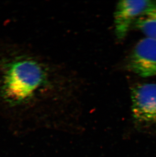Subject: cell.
Instances as JSON below:
<instances>
[{"mask_svg": "<svg viewBox=\"0 0 156 157\" xmlns=\"http://www.w3.org/2000/svg\"><path fill=\"white\" fill-rule=\"evenodd\" d=\"M45 79L44 70L37 62L27 59L14 62L4 76L3 96L12 102L24 101L41 86Z\"/></svg>", "mask_w": 156, "mask_h": 157, "instance_id": "obj_1", "label": "cell"}, {"mask_svg": "<svg viewBox=\"0 0 156 157\" xmlns=\"http://www.w3.org/2000/svg\"><path fill=\"white\" fill-rule=\"evenodd\" d=\"M132 113L136 126L156 134V83H139L131 90Z\"/></svg>", "mask_w": 156, "mask_h": 157, "instance_id": "obj_2", "label": "cell"}, {"mask_svg": "<svg viewBox=\"0 0 156 157\" xmlns=\"http://www.w3.org/2000/svg\"><path fill=\"white\" fill-rule=\"evenodd\" d=\"M130 71L142 77L156 76V40L144 38L137 42L129 57Z\"/></svg>", "mask_w": 156, "mask_h": 157, "instance_id": "obj_3", "label": "cell"}, {"mask_svg": "<svg viewBox=\"0 0 156 157\" xmlns=\"http://www.w3.org/2000/svg\"><path fill=\"white\" fill-rule=\"evenodd\" d=\"M156 7V1H121L117 5L115 12V33L118 40L126 36L134 21L143 14Z\"/></svg>", "mask_w": 156, "mask_h": 157, "instance_id": "obj_4", "label": "cell"}, {"mask_svg": "<svg viewBox=\"0 0 156 157\" xmlns=\"http://www.w3.org/2000/svg\"><path fill=\"white\" fill-rule=\"evenodd\" d=\"M156 7L143 14L134 21L132 25L146 36L156 40Z\"/></svg>", "mask_w": 156, "mask_h": 157, "instance_id": "obj_5", "label": "cell"}, {"mask_svg": "<svg viewBox=\"0 0 156 157\" xmlns=\"http://www.w3.org/2000/svg\"></svg>", "mask_w": 156, "mask_h": 157, "instance_id": "obj_6", "label": "cell"}]
</instances>
